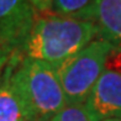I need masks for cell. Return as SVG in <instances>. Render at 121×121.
Here are the masks:
<instances>
[{"instance_id":"6da1fadb","label":"cell","mask_w":121,"mask_h":121,"mask_svg":"<svg viewBox=\"0 0 121 121\" xmlns=\"http://www.w3.org/2000/svg\"><path fill=\"white\" fill-rule=\"evenodd\" d=\"M96 35L99 29L90 20L64 15L41 16L36 17L20 52L24 58L43 60L57 67L94 41Z\"/></svg>"},{"instance_id":"7a4b0ae2","label":"cell","mask_w":121,"mask_h":121,"mask_svg":"<svg viewBox=\"0 0 121 121\" xmlns=\"http://www.w3.org/2000/svg\"><path fill=\"white\" fill-rule=\"evenodd\" d=\"M8 79L22 99L30 121H48L68 105L57 69L47 62L22 58Z\"/></svg>"},{"instance_id":"3957f363","label":"cell","mask_w":121,"mask_h":121,"mask_svg":"<svg viewBox=\"0 0 121 121\" xmlns=\"http://www.w3.org/2000/svg\"><path fill=\"white\" fill-rule=\"evenodd\" d=\"M114 48L115 46L106 40H94L56 67L68 105H83L85 103L105 70L106 60Z\"/></svg>"},{"instance_id":"277c9868","label":"cell","mask_w":121,"mask_h":121,"mask_svg":"<svg viewBox=\"0 0 121 121\" xmlns=\"http://www.w3.org/2000/svg\"><path fill=\"white\" fill-rule=\"evenodd\" d=\"M83 105L91 121L121 119V73L104 70Z\"/></svg>"},{"instance_id":"5b68a950","label":"cell","mask_w":121,"mask_h":121,"mask_svg":"<svg viewBox=\"0 0 121 121\" xmlns=\"http://www.w3.org/2000/svg\"><path fill=\"white\" fill-rule=\"evenodd\" d=\"M35 11V6L26 0L14 14L0 21V49L10 56L21 51L36 20Z\"/></svg>"},{"instance_id":"8992f818","label":"cell","mask_w":121,"mask_h":121,"mask_svg":"<svg viewBox=\"0 0 121 121\" xmlns=\"http://www.w3.org/2000/svg\"><path fill=\"white\" fill-rule=\"evenodd\" d=\"M78 19L95 22L103 40L121 47V0H94Z\"/></svg>"},{"instance_id":"52a82bcc","label":"cell","mask_w":121,"mask_h":121,"mask_svg":"<svg viewBox=\"0 0 121 121\" xmlns=\"http://www.w3.org/2000/svg\"><path fill=\"white\" fill-rule=\"evenodd\" d=\"M0 121H30L22 99L9 79L0 84Z\"/></svg>"},{"instance_id":"ba28073f","label":"cell","mask_w":121,"mask_h":121,"mask_svg":"<svg viewBox=\"0 0 121 121\" xmlns=\"http://www.w3.org/2000/svg\"><path fill=\"white\" fill-rule=\"evenodd\" d=\"M94 0H53L51 10L57 15L64 16H78L93 4Z\"/></svg>"},{"instance_id":"9c48e42d","label":"cell","mask_w":121,"mask_h":121,"mask_svg":"<svg viewBox=\"0 0 121 121\" xmlns=\"http://www.w3.org/2000/svg\"><path fill=\"white\" fill-rule=\"evenodd\" d=\"M48 121H91L84 105H67Z\"/></svg>"},{"instance_id":"30bf717a","label":"cell","mask_w":121,"mask_h":121,"mask_svg":"<svg viewBox=\"0 0 121 121\" xmlns=\"http://www.w3.org/2000/svg\"><path fill=\"white\" fill-rule=\"evenodd\" d=\"M26 0H0V21L14 14Z\"/></svg>"},{"instance_id":"8fae6325","label":"cell","mask_w":121,"mask_h":121,"mask_svg":"<svg viewBox=\"0 0 121 121\" xmlns=\"http://www.w3.org/2000/svg\"><path fill=\"white\" fill-rule=\"evenodd\" d=\"M29 1L38 11H47V10H51L53 0H29Z\"/></svg>"},{"instance_id":"7c38bea8","label":"cell","mask_w":121,"mask_h":121,"mask_svg":"<svg viewBox=\"0 0 121 121\" xmlns=\"http://www.w3.org/2000/svg\"><path fill=\"white\" fill-rule=\"evenodd\" d=\"M10 58V54L8 52L0 49V79H1V73L5 68V64L8 63V59Z\"/></svg>"},{"instance_id":"4fadbf2b","label":"cell","mask_w":121,"mask_h":121,"mask_svg":"<svg viewBox=\"0 0 121 121\" xmlns=\"http://www.w3.org/2000/svg\"><path fill=\"white\" fill-rule=\"evenodd\" d=\"M104 121H121V119H108V120H104Z\"/></svg>"}]
</instances>
